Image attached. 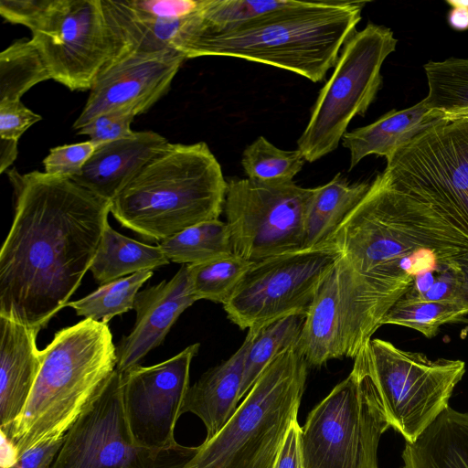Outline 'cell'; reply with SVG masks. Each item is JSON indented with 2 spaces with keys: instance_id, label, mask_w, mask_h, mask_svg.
<instances>
[{
  "instance_id": "cell-1",
  "label": "cell",
  "mask_w": 468,
  "mask_h": 468,
  "mask_svg": "<svg viewBox=\"0 0 468 468\" xmlns=\"http://www.w3.org/2000/svg\"><path fill=\"white\" fill-rule=\"evenodd\" d=\"M324 243L340 255L335 265L348 324L347 357L355 358L418 277L468 252V229L381 173Z\"/></svg>"
},
{
  "instance_id": "cell-2",
  "label": "cell",
  "mask_w": 468,
  "mask_h": 468,
  "mask_svg": "<svg viewBox=\"0 0 468 468\" xmlns=\"http://www.w3.org/2000/svg\"><path fill=\"white\" fill-rule=\"evenodd\" d=\"M6 174L16 199L0 250V316L40 331L90 270L111 202L69 178Z\"/></svg>"
},
{
  "instance_id": "cell-3",
  "label": "cell",
  "mask_w": 468,
  "mask_h": 468,
  "mask_svg": "<svg viewBox=\"0 0 468 468\" xmlns=\"http://www.w3.org/2000/svg\"><path fill=\"white\" fill-rule=\"evenodd\" d=\"M367 1H300L222 30L193 28L184 21L173 48L186 58L221 56L282 69L323 81L361 20Z\"/></svg>"
},
{
  "instance_id": "cell-4",
  "label": "cell",
  "mask_w": 468,
  "mask_h": 468,
  "mask_svg": "<svg viewBox=\"0 0 468 468\" xmlns=\"http://www.w3.org/2000/svg\"><path fill=\"white\" fill-rule=\"evenodd\" d=\"M116 370L109 325L90 319L58 331L41 350V366L27 405L9 432L18 456L63 437L100 397Z\"/></svg>"
},
{
  "instance_id": "cell-5",
  "label": "cell",
  "mask_w": 468,
  "mask_h": 468,
  "mask_svg": "<svg viewBox=\"0 0 468 468\" xmlns=\"http://www.w3.org/2000/svg\"><path fill=\"white\" fill-rule=\"evenodd\" d=\"M227 181L205 142L165 144L111 202V213L144 240L161 242L218 219Z\"/></svg>"
},
{
  "instance_id": "cell-6",
  "label": "cell",
  "mask_w": 468,
  "mask_h": 468,
  "mask_svg": "<svg viewBox=\"0 0 468 468\" xmlns=\"http://www.w3.org/2000/svg\"><path fill=\"white\" fill-rule=\"evenodd\" d=\"M309 365L297 346L261 373L237 410L179 468H272L283 438L297 419Z\"/></svg>"
},
{
  "instance_id": "cell-7",
  "label": "cell",
  "mask_w": 468,
  "mask_h": 468,
  "mask_svg": "<svg viewBox=\"0 0 468 468\" xmlns=\"http://www.w3.org/2000/svg\"><path fill=\"white\" fill-rule=\"evenodd\" d=\"M371 381L391 428L413 443L449 408L465 373L460 359H431L371 338L354 358Z\"/></svg>"
},
{
  "instance_id": "cell-8",
  "label": "cell",
  "mask_w": 468,
  "mask_h": 468,
  "mask_svg": "<svg viewBox=\"0 0 468 468\" xmlns=\"http://www.w3.org/2000/svg\"><path fill=\"white\" fill-rule=\"evenodd\" d=\"M390 428L367 376L356 365L301 427L304 468H378V449Z\"/></svg>"
},
{
  "instance_id": "cell-9",
  "label": "cell",
  "mask_w": 468,
  "mask_h": 468,
  "mask_svg": "<svg viewBox=\"0 0 468 468\" xmlns=\"http://www.w3.org/2000/svg\"><path fill=\"white\" fill-rule=\"evenodd\" d=\"M397 43L390 28L373 23L347 40L297 141L306 162L335 151L350 122L366 114L382 84L381 67Z\"/></svg>"
},
{
  "instance_id": "cell-10",
  "label": "cell",
  "mask_w": 468,
  "mask_h": 468,
  "mask_svg": "<svg viewBox=\"0 0 468 468\" xmlns=\"http://www.w3.org/2000/svg\"><path fill=\"white\" fill-rule=\"evenodd\" d=\"M314 188L250 178L227 181L224 212L233 252L252 262L303 248Z\"/></svg>"
},
{
  "instance_id": "cell-11",
  "label": "cell",
  "mask_w": 468,
  "mask_h": 468,
  "mask_svg": "<svg viewBox=\"0 0 468 468\" xmlns=\"http://www.w3.org/2000/svg\"><path fill=\"white\" fill-rule=\"evenodd\" d=\"M339 256L324 243L254 262L223 305L228 318L249 330L288 315H306Z\"/></svg>"
},
{
  "instance_id": "cell-12",
  "label": "cell",
  "mask_w": 468,
  "mask_h": 468,
  "mask_svg": "<svg viewBox=\"0 0 468 468\" xmlns=\"http://www.w3.org/2000/svg\"><path fill=\"white\" fill-rule=\"evenodd\" d=\"M196 448L137 445L123 410L122 373L115 370L100 397L67 431L48 468H179Z\"/></svg>"
},
{
  "instance_id": "cell-13",
  "label": "cell",
  "mask_w": 468,
  "mask_h": 468,
  "mask_svg": "<svg viewBox=\"0 0 468 468\" xmlns=\"http://www.w3.org/2000/svg\"><path fill=\"white\" fill-rule=\"evenodd\" d=\"M382 173L468 229V116L428 128L399 148Z\"/></svg>"
},
{
  "instance_id": "cell-14",
  "label": "cell",
  "mask_w": 468,
  "mask_h": 468,
  "mask_svg": "<svg viewBox=\"0 0 468 468\" xmlns=\"http://www.w3.org/2000/svg\"><path fill=\"white\" fill-rule=\"evenodd\" d=\"M30 30L51 80L70 90H90L110 59L101 0H50Z\"/></svg>"
},
{
  "instance_id": "cell-15",
  "label": "cell",
  "mask_w": 468,
  "mask_h": 468,
  "mask_svg": "<svg viewBox=\"0 0 468 468\" xmlns=\"http://www.w3.org/2000/svg\"><path fill=\"white\" fill-rule=\"evenodd\" d=\"M200 344L150 367L137 365L122 373V403L134 442L152 450L181 445L175 429L188 390L190 366Z\"/></svg>"
},
{
  "instance_id": "cell-16",
  "label": "cell",
  "mask_w": 468,
  "mask_h": 468,
  "mask_svg": "<svg viewBox=\"0 0 468 468\" xmlns=\"http://www.w3.org/2000/svg\"><path fill=\"white\" fill-rule=\"evenodd\" d=\"M176 49L133 53L108 60L97 75L73 129L79 131L99 115L146 112L169 90L184 60Z\"/></svg>"
},
{
  "instance_id": "cell-17",
  "label": "cell",
  "mask_w": 468,
  "mask_h": 468,
  "mask_svg": "<svg viewBox=\"0 0 468 468\" xmlns=\"http://www.w3.org/2000/svg\"><path fill=\"white\" fill-rule=\"evenodd\" d=\"M196 301L186 264L170 280L140 291L133 307L134 325L116 346V370L124 373L140 365L151 350L163 343L179 316Z\"/></svg>"
},
{
  "instance_id": "cell-18",
  "label": "cell",
  "mask_w": 468,
  "mask_h": 468,
  "mask_svg": "<svg viewBox=\"0 0 468 468\" xmlns=\"http://www.w3.org/2000/svg\"><path fill=\"white\" fill-rule=\"evenodd\" d=\"M38 332L0 316V431L5 434L24 410L40 369Z\"/></svg>"
},
{
  "instance_id": "cell-19",
  "label": "cell",
  "mask_w": 468,
  "mask_h": 468,
  "mask_svg": "<svg viewBox=\"0 0 468 468\" xmlns=\"http://www.w3.org/2000/svg\"><path fill=\"white\" fill-rule=\"evenodd\" d=\"M169 142L153 131L98 145L72 180L112 202L134 176Z\"/></svg>"
},
{
  "instance_id": "cell-20",
  "label": "cell",
  "mask_w": 468,
  "mask_h": 468,
  "mask_svg": "<svg viewBox=\"0 0 468 468\" xmlns=\"http://www.w3.org/2000/svg\"><path fill=\"white\" fill-rule=\"evenodd\" d=\"M348 343L346 312L335 264L305 315L296 346L309 366L321 367L331 359L347 357Z\"/></svg>"
},
{
  "instance_id": "cell-21",
  "label": "cell",
  "mask_w": 468,
  "mask_h": 468,
  "mask_svg": "<svg viewBox=\"0 0 468 468\" xmlns=\"http://www.w3.org/2000/svg\"><path fill=\"white\" fill-rule=\"evenodd\" d=\"M249 346L245 337L239 348L227 360L208 369L188 388L181 414L192 413L203 422L212 438L229 420L240 401L244 358Z\"/></svg>"
},
{
  "instance_id": "cell-22",
  "label": "cell",
  "mask_w": 468,
  "mask_h": 468,
  "mask_svg": "<svg viewBox=\"0 0 468 468\" xmlns=\"http://www.w3.org/2000/svg\"><path fill=\"white\" fill-rule=\"evenodd\" d=\"M440 121L422 100L404 110H391L370 124L346 132L342 144L350 153L349 170L367 155L388 160L399 148Z\"/></svg>"
},
{
  "instance_id": "cell-23",
  "label": "cell",
  "mask_w": 468,
  "mask_h": 468,
  "mask_svg": "<svg viewBox=\"0 0 468 468\" xmlns=\"http://www.w3.org/2000/svg\"><path fill=\"white\" fill-rule=\"evenodd\" d=\"M101 1L111 44L110 59L133 53L174 49V40L186 19L142 15L132 9L126 0Z\"/></svg>"
},
{
  "instance_id": "cell-24",
  "label": "cell",
  "mask_w": 468,
  "mask_h": 468,
  "mask_svg": "<svg viewBox=\"0 0 468 468\" xmlns=\"http://www.w3.org/2000/svg\"><path fill=\"white\" fill-rule=\"evenodd\" d=\"M403 468H468V412L448 408L413 443Z\"/></svg>"
},
{
  "instance_id": "cell-25",
  "label": "cell",
  "mask_w": 468,
  "mask_h": 468,
  "mask_svg": "<svg viewBox=\"0 0 468 468\" xmlns=\"http://www.w3.org/2000/svg\"><path fill=\"white\" fill-rule=\"evenodd\" d=\"M170 261L159 247L128 238L108 224L90 267L101 285L143 271H153Z\"/></svg>"
},
{
  "instance_id": "cell-26",
  "label": "cell",
  "mask_w": 468,
  "mask_h": 468,
  "mask_svg": "<svg viewBox=\"0 0 468 468\" xmlns=\"http://www.w3.org/2000/svg\"><path fill=\"white\" fill-rule=\"evenodd\" d=\"M367 182L349 184L341 174L314 187L305 220L303 249L324 243L369 189Z\"/></svg>"
},
{
  "instance_id": "cell-27",
  "label": "cell",
  "mask_w": 468,
  "mask_h": 468,
  "mask_svg": "<svg viewBox=\"0 0 468 468\" xmlns=\"http://www.w3.org/2000/svg\"><path fill=\"white\" fill-rule=\"evenodd\" d=\"M304 319L305 315L292 314L248 330L249 346L244 358L241 399L277 356L297 345Z\"/></svg>"
},
{
  "instance_id": "cell-28",
  "label": "cell",
  "mask_w": 468,
  "mask_h": 468,
  "mask_svg": "<svg viewBox=\"0 0 468 468\" xmlns=\"http://www.w3.org/2000/svg\"><path fill=\"white\" fill-rule=\"evenodd\" d=\"M428 95L423 100L441 120L468 116V58H450L423 66Z\"/></svg>"
},
{
  "instance_id": "cell-29",
  "label": "cell",
  "mask_w": 468,
  "mask_h": 468,
  "mask_svg": "<svg viewBox=\"0 0 468 468\" xmlns=\"http://www.w3.org/2000/svg\"><path fill=\"white\" fill-rule=\"evenodd\" d=\"M169 261L199 264L233 253L227 222L213 219L195 226L158 243Z\"/></svg>"
},
{
  "instance_id": "cell-30",
  "label": "cell",
  "mask_w": 468,
  "mask_h": 468,
  "mask_svg": "<svg viewBox=\"0 0 468 468\" xmlns=\"http://www.w3.org/2000/svg\"><path fill=\"white\" fill-rule=\"evenodd\" d=\"M468 314V302L462 298L425 300L406 294L398 301L381 321L418 331L427 338L439 333L441 326L462 320Z\"/></svg>"
},
{
  "instance_id": "cell-31",
  "label": "cell",
  "mask_w": 468,
  "mask_h": 468,
  "mask_svg": "<svg viewBox=\"0 0 468 468\" xmlns=\"http://www.w3.org/2000/svg\"><path fill=\"white\" fill-rule=\"evenodd\" d=\"M51 80L31 39H19L0 54V101H20L36 84Z\"/></svg>"
},
{
  "instance_id": "cell-32",
  "label": "cell",
  "mask_w": 468,
  "mask_h": 468,
  "mask_svg": "<svg viewBox=\"0 0 468 468\" xmlns=\"http://www.w3.org/2000/svg\"><path fill=\"white\" fill-rule=\"evenodd\" d=\"M253 263L233 252L204 263L186 264L192 294L197 301L224 305Z\"/></svg>"
},
{
  "instance_id": "cell-33",
  "label": "cell",
  "mask_w": 468,
  "mask_h": 468,
  "mask_svg": "<svg viewBox=\"0 0 468 468\" xmlns=\"http://www.w3.org/2000/svg\"><path fill=\"white\" fill-rule=\"evenodd\" d=\"M153 271H143L101 285L98 289L66 306L84 319L107 324L114 316L134 307L139 289L153 276Z\"/></svg>"
},
{
  "instance_id": "cell-34",
  "label": "cell",
  "mask_w": 468,
  "mask_h": 468,
  "mask_svg": "<svg viewBox=\"0 0 468 468\" xmlns=\"http://www.w3.org/2000/svg\"><path fill=\"white\" fill-rule=\"evenodd\" d=\"M305 162L298 149H279L263 136L249 144L241 157L247 178L261 182H291Z\"/></svg>"
},
{
  "instance_id": "cell-35",
  "label": "cell",
  "mask_w": 468,
  "mask_h": 468,
  "mask_svg": "<svg viewBox=\"0 0 468 468\" xmlns=\"http://www.w3.org/2000/svg\"><path fill=\"white\" fill-rule=\"evenodd\" d=\"M96 148L97 145L90 140L51 148L43 160L45 173L72 179L82 170Z\"/></svg>"
},
{
  "instance_id": "cell-36",
  "label": "cell",
  "mask_w": 468,
  "mask_h": 468,
  "mask_svg": "<svg viewBox=\"0 0 468 468\" xmlns=\"http://www.w3.org/2000/svg\"><path fill=\"white\" fill-rule=\"evenodd\" d=\"M134 115L122 112L102 113L80 128L78 134L87 135L97 146L133 134L131 124Z\"/></svg>"
},
{
  "instance_id": "cell-37",
  "label": "cell",
  "mask_w": 468,
  "mask_h": 468,
  "mask_svg": "<svg viewBox=\"0 0 468 468\" xmlns=\"http://www.w3.org/2000/svg\"><path fill=\"white\" fill-rule=\"evenodd\" d=\"M42 119L21 101H0V139L17 141L33 124Z\"/></svg>"
},
{
  "instance_id": "cell-38",
  "label": "cell",
  "mask_w": 468,
  "mask_h": 468,
  "mask_svg": "<svg viewBox=\"0 0 468 468\" xmlns=\"http://www.w3.org/2000/svg\"><path fill=\"white\" fill-rule=\"evenodd\" d=\"M50 0H0V14L8 22L31 29Z\"/></svg>"
},
{
  "instance_id": "cell-39",
  "label": "cell",
  "mask_w": 468,
  "mask_h": 468,
  "mask_svg": "<svg viewBox=\"0 0 468 468\" xmlns=\"http://www.w3.org/2000/svg\"><path fill=\"white\" fill-rule=\"evenodd\" d=\"M301 431L296 419L286 431L272 468H304L301 449Z\"/></svg>"
},
{
  "instance_id": "cell-40",
  "label": "cell",
  "mask_w": 468,
  "mask_h": 468,
  "mask_svg": "<svg viewBox=\"0 0 468 468\" xmlns=\"http://www.w3.org/2000/svg\"><path fill=\"white\" fill-rule=\"evenodd\" d=\"M64 436L25 451L16 462L7 468H48L63 444Z\"/></svg>"
},
{
  "instance_id": "cell-41",
  "label": "cell",
  "mask_w": 468,
  "mask_h": 468,
  "mask_svg": "<svg viewBox=\"0 0 468 468\" xmlns=\"http://www.w3.org/2000/svg\"><path fill=\"white\" fill-rule=\"evenodd\" d=\"M17 156V141L0 139V173L8 170Z\"/></svg>"
},
{
  "instance_id": "cell-42",
  "label": "cell",
  "mask_w": 468,
  "mask_h": 468,
  "mask_svg": "<svg viewBox=\"0 0 468 468\" xmlns=\"http://www.w3.org/2000/svg\"><path fill=\"white\" fill-rule=\"evenodd\" d=\"M450 27L456 31L468 29V7H452L447 16Z\"/></svg>"
},
{
  "instance_id": "cell-43",
  "label": "cell",
  "mask_w": 468,
  "mask_h": 468,
  "mask_svg": "<svg viewBox=\"0 0 468 468\" xmlns=\"http://www.w3.org/2000/svg\"><path fill=\"white\" fill-rule=\"evenodd\" d=\"M1 465L0 468H7L14 464L17 458L18 452L14 443L1 432Z\"/></svg>"
},
{
  "instance_id": "cell-44",
  "label": "cell",
  "mask_w": 468,
  "mask_h": 468,
  "mask_svg": "<svg viewBox=\"0 0 468 468\" xmlns=\"http://www.w3.org/2000/svg\"><path fill=\"white\" fill-rule=\"evenodd\" d=\"M460 279H461V295L468 302V252L459 260Z\"/></svg>"
},
{
  "instance_id": "cell-45",
  "label": "cell",
  "mask_w": 468,
  "mask_h": 468,
  "mask_svg": "<svg viewBox=\"0 0 468 468\" xmlns=\"http://www.w3.org/2000/svg\"><path fill=\"white\" fill-rule=\"evenodd\" d=\"M451 7H468V0H446Z\"/></svg>"
}]
</instances>
